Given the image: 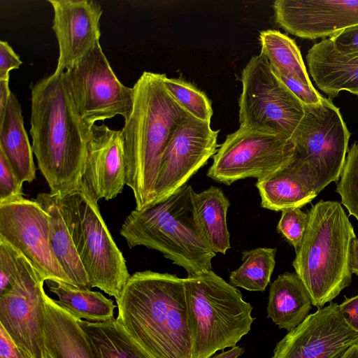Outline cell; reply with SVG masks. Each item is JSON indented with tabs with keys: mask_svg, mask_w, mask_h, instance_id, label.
<instances>
[{
	"mask_svg": "<svg viewBox=\"0 0 358 358\" xmlns=\"http://www.w3.org/2000/svg\"><path fill=\"white\" fill-rule=\"evenodd\" d=\"M294 153L292 140L240 127L218 148L207 176L226 185L248 178L258 180L285 166Z\"/></svg>",
	"mask_w": 358,
	"mask_h": 358,
	"instance_id": "11",
	"label": "cell"
},
{
	"mask_svg": "<svg viewBox=\"0 0 358 358\" xmlns=\"http://www.w3.org/2000/svg\"><path fill=\"white\" fill-rule=\"evenodd\" d=\"M305 108L292 138L294 153L289 164L305 187L317 195L338 182L351 134L331 99L323 96L318 104Z\"/></svg>",
	"mask_w": 358,
	"mask_h": 358,
	"instance_id": "8",
	"label": "cell"
},
{
	"mask_svg": "<svg viewBox=\"0 0 358 358\" xmlns=\"http://www.w3.org/2000/svg\"><path fill=\"white\" fill-rule=\"evenodd\" d=\"M276 249L257 248L242 253V264L229 275V283L248 291L263 292L275 265Z\"/></svg>",
	"mask_w": 358,
	"mask_h": 358,
	"instance_id": "29",
	"label": "cell"
},
{
	"mask_svg": "<svg viewBox=\"0 0 358 358\" xmlns=\"http://www.w3.org/2000/svg\"><path fill=\"white\" fill-rule=\"evenodd\" d=\"M0 236L19 251L45 281L73 285L51 247L49 215L36 200L22 196L0 203Z\"/></svg>",
	"mask_w": 358,
	"mask_h": 358,
	"instance_id": "13",
	"label": "cell"
},
{
	"mask_svg": "<svg viewBox=\"0 0 358 358\" xmlns=\"http://www.w3.org/2000/svg\"><path fill=\"white\" fill-rule=\"evenodd\" d=\"M22 64L20 57L8 42L0 41V80H9L11 70L18 69Z\"/></svg>",
	"mask_w": 358,
	"mask_h": 358,
	"instance_id": "36",
	"label": "cell"
},
{
	"mask_svg": "<svg viewBox=\"0 0 358 358\" xmlns=\"http://www.w3.org/2000/svg\"><path fill=\"white\" fill-rule=\"evenodd\" d=\"M54 10L52 29L59 45L57 71H66L80 60L101 36L102 9L92 0H48Z\"/></svg>",
	"mask_w": 358,
	"mask_h": 358,
	"instance_id": "17",
	"label": "cell"
},
{
	"mask_svg": "<svg viewBox=\"0 0 358 358\" xmlns=\"http://www.w3.org/2000/svg\"><path fill=\"white\" fill-rule=\"evenodd\" d=\"M348 263L352 273L358 276V238L352 240L348 255Z\"/></svg>",
	"mask_w": 358,
	"mask_h": 358,
	"instance_id": "40",
	"label": "cell"
},
{
	"mask_svg": "<svg viewBox=\"0 0 358 358\" xmlns=\"http://www.w3.org/2000/svg\"><path fill=\"white\" fill-rule=\"evenodd\" d=\"M192 201L196 220L210 248L225 255L231 248L227 223L229 200L221 188L211 186L199 193L194 191Z\"/></svg>",
	"mask_w": 358,
	"mask_h": 358,
	"instance_id": "24",
	"label": "cell"
},
{
	"mask_svg": "<svg viewBox=\"0 0 358 358\" xmlns=\"http://www.w3.org/2000/svg\"><path fill=\"white\" fill-rule=\"evenodd\" d=\"M339 307L345 322L358 333V294L350 298L345 297Z\"/></svg>",
	"mask_w": 358,
	"mask_h": 358,
	"instance_id": "38",
	"label": "cell"
},
{
	"mask_svg": "<svg viewBox=\"0 0 358 358\" xmlns=\"http://www.w3.org/2000/svg\"><path fill=\"white\" fill-rule=\"evenodd\" d=\"M64 76L80 120L88 129L97 121L116 115L126 120L131 114L134 88L118 80L99 42Z\"/></svg>",
	"mask_w": 358,
	"mask_h": 358,
	"instance_id": "10",
	"label": "cell"
},
{
	"mask_svg": "<svg viewBox=\"0 0 358 358\" xmlns=\"http://www.w3.org/2000/svg\"><path fill=\"white\" fill-rule=\"evenodd\" d=\"M22 185L6 157L0 150V203L22 197Z\"/></svg>",
	"mask_w": 358,
	"mask_h": 358,
	"instance_id": "33",
	"label": "cell"
},
{
	"mask_svg": "<svg viewBox=\"0 0 358 358\" xmlns=\"http://www.w3.org/2000/svg\"><path fill=\"white\" fill-rule=\"evenodd\" d=\"M244 351V348L239 346H235L227 351L213 355L210 358H238L243 354Z\"/></svg>",
	"mask_w": 358,
	"mask_h": 358,
	"instance_id": "41",
	"label": "cell"
},
{
	"mask_svg": "<svg viewBox=\"0 0 358 358\" xmlns=\"http://www.w3.org/2000/svg\"><path fill=\"white\" fill-rule=\"evenodd\" d=\"M0 150L21 182H31L36 179L34 152L24 129L22 110L13 92L3 118L0 121Z\"/></svg>",
	"mask_w": 358,
	"mask_h": 358,
	"instance_id": "22",
	"label": "cell"
},
{
	"mask_svg": "<svg viewBox=\"0 0 358 358\" xmlns=\"http://www.w3.org/2000/svg\"><path fill=\"white\" fill-rule=\"evenodd\" d=\"M19 252V251H18ZM42 278L19 252L10 287L0 294V324L31 358H44L45 294Z\"/></svg>",
	"mask_w": 358,
	"mask_h": 358,
	"instance_id": "12",
	"label": "cell"
},
{
	"mask_svg": "<svg viewBox=\"0 0 358 358\" xmlns=\"http://www.w3.org/2000/svg\"><path fill=\"white\" fill-rule=\"evenodd\" d=\"M240 127L292 140L305 115V106L275 74L260 53L241 73Z\"/></svg>",
	"mask_w": 358,
	"mask_h": 358,
	"instance_id": "9",
	"label": "cell"
},
{
	"mask_svg": "<svg viewBox=\"0 0 358 358\" xmlns=\"http://www.w3.org/2000/svg\"><path fill=\"white\" fill-rule=\"evenodd\" d=\"M44 358H52L46 351H45Z\"/></svg>",
	"mask_w": 358,
	"mask_h": 358,
	"instance_id": "43",
	"label": "cell"
},
{
	"mask_svg": "<svg viewBox=\"0 0 358 358\" xmlns=\"http://www.w3.org/2000/svg\"><path fill=\"white\" fill-rule=\"evenodd\" d=\"M95 358H152L114 319L92 322L78 319Z\"/></svg>",
	"mask_w": 358,
	"mask_h": 358,
	"instance_id": "27",
	"label": "cell"
},
{
	"mask_svg": "<svg viewBox=\"0 0 358 358\" xmlns=\"http://www.w3.org/2000/svg\"><path fill=\"white\" fill-rule=\"evenodd\" d=\"M8 82L9 80H0V121L3 118L12 93L9 89Z\"/></svg>",
	"mask_w": 358,
	"mask_h": 358,
	"instance_id": "39",
	"label": "cell"
},
{
	"mask_svg": "<svg viewBox=\"0 0 358 358\" xmlns=\"http://www.w3.org/2000/svg\"><path fill=\"white\" fill-rule=\"evenodd\" d=\"M309 73L329 99L348 91L358 96V57L340 55L328 38L314 44L306 55Z\"/></svg>",
	"mask_w": 358,
	"mask_h": 358,
	"instance_id": "19",
	"label": "cell"
},
{
	"mask_svg": "<svg viewBox=\"0 0 358 358\" xmlns=\"http://www.w3.org/2000/svg\"><path fill=\"white\" fill-rule=\"evenodd\" d=\"M219 130L210 122L188 117L175 130L164 152L155 185L154 206L186 185L215 155Z\"/></svg>",
	"mask_w": 358,
	"mask_h": 358,
	"instance_id": "14",
	"label": "cell"
},
{
	"mask_svg": "<svg viewBox=\"0 0 358 358\" xmlns=\"http://www.w3.org/2000/svg\"><path fill=\"white\" fill-rule=\"evenodd\" d=\"M49 282L50 291L58 298L55 302L76 318L92 322L114 320L115 305L101 292L64 282Z\"/></svg>",
	"mask_w": 358,
	"mask_h": 358,
	"instance_id": "26",
	"label": "cell"
},
{
	"mask_svg": "<svg viewBox=\"0 0 358 358\" xmlns=\"http://www.w3.org/2000/svg\"><path fill=\"white\" fill-rule=\"evenodd\" d=\"M273 9L281 28L304 39L329 38L358 24V0H276Z\"/></svg>",
	"mask_w": 358,
	"mask_h": 358,
	"instance_id": "16",
	"label": "cell"
},
{
	"mask_svg": "<svg viewBox=\"0 0 358 358\" xmlns=\"http://www.w3.org/2000/svg\"><path fill=\"white\" fill-rule=\"evenodd\" d=\"M281 217L277 225V230L294 248L301 245L309 220L308 212L300 208H289L282 210Z\"/></svg>",
	"mask_w": 358,
	"mask_h": 358,
	"instance_id": "32",
	"label": "cell"
},
{
	"mask_svg": "<svg viewBox=\"0 0 358 358\" xmlns=\"http://www.w3.org/2000/svg\"><path fill=\"white\" fill-rule=\"evenodd\" d=\"M340 178L336 191L341 203L358 222V141L348 150Z\"/></svg>",
	"mask_w": 358,
	"mask_h": 358,
	"instance_id": "31",
	"label": "cell"
},
{
	"mask_svg": "<svg viewBox=\"0 0 358 358\" xmlns=\"http://www.w3.org/2000/svg\"><path fill=\"white\" fill-rule=\"evenodd\" d=\"M340 358H358V343L349 348Z\"/></svg>",
	"mask_w": 358,
	"mask_h": 358,
	"instance_id": "42",
	"label": "cell"
},
{
	"mask_svg": "<svg viewBox=\"0 0 358 358\" xmlns=\"http://www.w3.org/2000/svg\"><path fill=\"white\" fill-rule=\"evenodd\" d=\"M358 343V333L345 322L339 305L318 308L275 345L272 358H340Z\"/></svg>",
	"mask_w": 358,
	"mask_h": 358,
	"instance_id": "15",
	"label": "cell"
},
{
	"mask_svg": "<svg viewBox=\"0 0 358 358\" xmlns=\"http://www.w3.org/2000/svg\"><path fill=\"white\" fill-rule=\"evenodd\" d=\"M59 208L87 275L97 287L118 299L130 277L125 259L85 186L61 196Z\"/></svg>",
	"mask_w": 358,
	"mask_h": 358,
	"instance_id": "7",
	"label": "cell"
},
{
	"mask_svg": "<svg viewBox=\"0 0 358 358\" xmlns=\"http://www.w3.org/2000/svg\"><path fill=\"white\" fill-rule=\"evenodd\" d=\"M192 358L234 348L251 329L252 307L240 290L212 270L184 278Z\"/></svg>",
	"mask_w": 358,
	"mask_h": 358,
	"instance_id": "6",
	"label": "cell"
},
{
	"mask_svg": "<svg viewBox=\"0 0 358 358\" xmlns=\"http://www.w3.org/2000/svg\"><path fill=\"white\" fill-rule=\"evenodd\" d=\"M35 200L49 215L51 247L64 272L74 286L90 288L87 275L61 213L57 194L39 193Z\"/></svg>",
	"mask_w": 358,
	"mask_h": 358,
	"instance_id": "23",
	"label": "cell"
},
{
	"mask_svg": "<svg viewBox=\"0 0 358 358\" xmlns=\"http://www.w3.org/2000/svg\"><path fill=\"white\" fill-rule=\"evenodd\" d=\"M261 53L271 67L281 75L313 86L295 41L278 30H265L259 34Z\"/></svg>",
	"mask_w": 358,
	"mask_h": 358,
	"instance_id": "28",
	"label": "cell"
},
{
	"mask_svg": "<svg viewBox=\"0 0 358 358\" xmlns=\"http://www.w3.org/2000/svg\"><path fill=\"white\" fill-rule=\"evenodd\" d=\"M312 305L310 295L299 275L285 272L271 285L267 317L280 329L289 331L308 316Z\"/></svg>",
	"mask_w": 358,
	"mask_h": 358,
	"instance_id": "21",
	"label": "cell"
},
{
	"mask_svg": "<svg viewBox=\"0 0 358 358\" xmlns=\"http://www.w3.org/2000/svg\"><path fill=\"white\" fill-rule=\"evenodd\" d=\"M65 71L55 72L31 87L32 150L52 194L63 196L82 185L91 130L80 120Z\"/></svg>",
	"mask_w": 358,
	"mask_h": 358,
	"instance_id": "1",
	"label": "cell"
},
{
	"mask_svg": "<svg viewBox=\"0 0 358 358\" xmlns=\"http://www.w3.org/2000/svg\"><path fill=\"white\" fill-rule=\"evenodd\" d=\"M309 220L292 262L318 308L331 302L352 282L349 248L356 237L341 203L320 200L308 211Z\"/></svg>",
	"mask_w": 358,
	"mask_h": 358,
	"instance_id": "5",
	"label": "cell"
},
{
	"mask_svg": "<svg viewBox=\"0 0 358 358\" xmlns=\"http://www.w3.org/2000/svg\"><path fill=\"white\" fill-rule=\"evenodd\" d=\"M45 351L52 358H95L91 344L78 319L45 294Z\"/></svg>",
	"mask_w": 358,
	"mask_h": 358,
	"instance_id": "20",
	"label": "cell"
},
{
	"mask_svg": "<svg viewBox=\"0 0 358 358\" xmlns=\"http://www.w3.org/2000/svg\"><path fill=\"white\" fill-rule=\"evenodd\" d=\"M194 189L185 185L164 201L142 210L134 209L120 229L130 248L145 246L162 253L188 275L211 270L216 256L196 220Z\"/></svg>",
	"mask_w": 358,
	"mask_h": 358,
	"instance_id": "4",
	"label": "cell"
},
{
	"mask_svg": "<svg viewBox=\"0 0 358 358\" xmlns=\"http://www.w3.org/2000/svg\"><path fill=\"white\" fill-rule=\"evenodd\" d=\"M0 358H31L18 347L0 324Z\"/></svg>",
	"mask_w": 358,
	"mask_h": 358,
	"instance_id": "37",
	"label": "cell"
},
{
	"mask_svg": "<svg viewBox=\"0 0 358 358\" xmlns=\"http://www.w3.org/2000/svg\"><path fill=\"white\" fill-rule=\"evenodd\" d=\"M82 183L98 202L120 194L126 185V162L121 130L94 124L87 144Z\"/></svg>",
	"mask_w": 358,
	"mask_h": 358,
	"instance_id": "18",
	"label": "cell"
},
{
	"mask_svg": "<svg viewBox=\"0 0 358 358\" xmlns=\"http://www.w3.org/2000/svg\"><path fill=\"white\" fill-rule=\"evenodd\" d=\"M273 71L305 106L316 105L321 102L323 96L313 86H308L297 80L285 77L273 69Z\"/></svg>",
	"mask_w": 358,
	"mask_h": 358,
	"instance_id": "35",
	"label": "cell"
},
{
	"mask_svg": "<svg viewBox=\"0 0 358 358\" xmlns=\"http://www.w3.org/2000/svg\"><path fill=\"white\" fill-rule=\"evenodd\" d=\"M289 162L257 180L256 187L262 208L273 211H282L289 208H301L317 196L305 187Z\"/></svg>",
	"mask_w": 358,
	"mask_h": 358,
	"instance_id": "25",
	"label": "cell"
},
{
	"mask_svg": "<svg viewBox=\"0 0 358 358\" xmlns=\"http://www.w3.org/2000/svg\"><path fill=\"white\" fill-rule=\"evenodd\" d=\"M164 85L176 103L188 114L198 120L210 122L212 104L203 92L189 82L180 78H169L166 75Z\"/></svg>",
	"mask_w": 358,
	"mask_h": 358,
	"instance_id": "30",
	"label": "cell"
},
{
	"mask_svg": "<svg viewBox=\"0 0 358 358\" xmlns=\"http://www.w3.org/2000/svg\"><path fill=\"white\" fill-rule=\"evenodd\" d=\"M329 39L340 55L347 57H358V24L340 31Z\"/></svg>",
	"mask_w": 358,
	"mask_h": 358,
	"instance_id": "34",
	"label": "cell"
},
{
	"mask_svg": "<svg viewBox=\"0 0 358 358\" xmlns=\"http://www.w3.org/2000/svg\"><path fill=\"white\" fill-rule=\"evenodd\" d=\"M165 74L144 71L133 86L132 113L121 129L126 162V185L137 210L150 207L166 147L176 128L191 116L164 85Z\"/></svg>",
	"mask_w": 358,
	"mask_h": 358,
	"instance_id": "3",
	"label": "cell"
},
{
	"mask_svg": "<svg viewBox=\"0 0 358 358\" xmlns=\"http://www.w3.org/2000/svg\"><path fill=\"white\" fill-rule=\"evenodd\" d=\"M116 302V320L152 358H192L184 278L137 271Z\"/></svg>",
	"mask_w": 358,
	"mask_h": 358,
	"instance_id": "2",
	"label": "cell"
}]
</instances>
